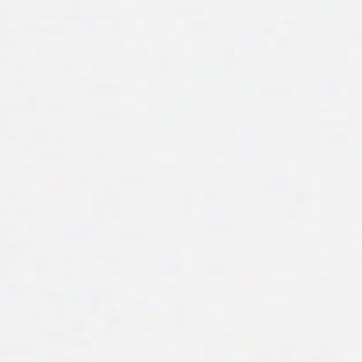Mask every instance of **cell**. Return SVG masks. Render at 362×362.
I'll return each instance as SVG.
<instances>
[]
</instances>
